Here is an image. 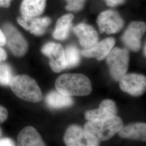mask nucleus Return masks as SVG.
Returning a JSON list of instances; mask_svg holds the SVG:
<instances>
[{
	"label": "nucleus",
	"instance_id": "f257e3e1",
	"mask_svg": "<svg viewBox=\"0 0 146 146\" xmlns=\"http://www.w3.org/2000/svg\"><path fill=\"white\" fill-rule=\"evenodd\" d=\"M56 90L69 96H86L92 92V84L86 76L81 74H66L60 76L55 82Z\"/></svg>",
	"mask_w": 146,
	"mask_h": 146
},
{
	"label": "nucleus",
	"instance_id": "f03ea898",
	"mask_svg": "<svg viewBox=\"0 0 146 146\" xmlns=\"http://www.w3.org/2000/svg\"><path fill=\"white\" fill-rule=\"evenodd\" d=\"M122 121L114 115L102 119L89 120L84 130L98 141H107L118 133L123 127Z\"/></svg>",
	"mask_w": 146,
	"mask_h": 146
},
{
	"label": "nucleus",
	"instance_id": "7ed1b4c3",
	"mask_svg": "<svg viewBox=\"0 0 146 146\" xmlns=\"http://www.w3.org/2000/svg\"><path fill=\"white\" fill-rule=\"evenodd\" d=\"M12 92L18 98L31 102H38L42 99L41 89L36 82L29 76H14L9 84Z\"/></svg>",
	"mask_w": 146,
	"mask_h": 146
},
{
	"label": "nucleus",
	"instance_id": "20e7f679",
	"mask_svg": "<svg viewBox=\"0 0 146 146\" xmlns=\"http://www.w3.org/2000/svg\"><path fill=\"white\" fill-rule=\"evenodd\" d=\"M106 58L111 77L115 81H120L127 72L129 61L128 50L119 48H112Z\"/></svg>",
	"mask_w": 146,
	"mask_h": 146
},
{
	"label": "nucleus",
	"instance_id": "39448f33",
	"mask_svg": "<svg viewBox=\"0 0 146 146\" xmlns=\"http://www.w3.org/2000/svg\"><path fill=\"white\" fill-rule=\"evenodd\" d=\"M5 38V44L12 53L17 57L24 56L28 50V44L21 33L10 23H5L2 26Z\"/></svg>",
	"mask_w": 146,
	"mask_h": 146
},
{
	"label": "nucleus",
	"instance_id": "423d86ee",
	"mask_svg": "<svg viewBox=\"0 0 146 146\" xmlns=\"http://www.w3.org/2000/svg\"><path fill=\"white\" fill-rule=\"evenodd\" d=\"M97 23L101 33L112 34L120 31L124 26L125 22L117 11L107 10L100 14Z\"/></svg>",
	"mask_w": 146,
	"mask_h": 146
},
{
	"label": "nucleus",
	"instance_id": "0eeeda50",
	"mask_svg": "<svg viewBox=\"0 0 146 146\" xmlns=\"http://www.w3.org/2000/svg\"><path fill=\"white\" fill-rule=\"evenodd\" d=\"M41 52L49 58V65L53 72L60 73L66 68L64 50L61 44L48 42L42 47Z\"/></svg>",
	"mask_w": 146,
	"mask_h": 146
},
{
	"label": "nucleus",
	"instance_id": "6e6552de",
	"mask_svg": "<svg viewBox=\"0 0 146 146\" xmlns=\"http://www.w3.org/2000/svg\"><path fill=\"white\" fill-rule=\"evenodd\" d=\"M64 141L68 146H96L99 142L78 125L70 126L66 131Z\"/></svg>",
	"mask_w": 146,
	"mask_h": 146
},
{
	"label": "nucleus",
	"instance_id": "1a4fd4ad",
	"mask_svg": "<svg viewBox=\"0 0 146 146\" xmlns=\"http://www.w3.org/2000/svg\"><path fill=\"white\" fill-rule=\"evenodd\" d=\"M146 30L145 22L142 21L133 22L125 30L122 37V40L126 47L137 52L141 48V38Z\"/></svg>",
	"mask_w": 146,
	"mask_h": 146
},
{
	"label": "nucleus",
	"instance_id": "9d476101",
	"mask_svg": "<svg viewBox=\"0 0 146 146\" xmlns=\"http://www.w3.org/2000/svg\"><path fill=\"white\" fill-rule=\"evenodd\" d=\"M120 87L122 91L131 95L141 96L146 91V77L137 74H125L120 80Z\"/></svg>",
	"mask_w": 146,
	"mask_h": 146
},
{
	"label": "nucleus",
	"instance_id": "9b49d317",
	"mask_svg": "<svg viewBox=\"0 0 146 146\" xmlns=\"http://www.w3.org/2000/svg\"><path fill=\"white\" fill-rule=\"evenodd\" d=\"M17 21L23 28L36 36L43 35L52 22L49 17H31L23 16L19 17Z\"/></svg>",
	"mask_w": 146,
	"mask_h": 146
},
{
	"label": "nucleus",
	"instance_id": "f8f14e48",
	"mask_svg": "<svg viewBox=\"0 0 146 146\" xmlns=\"http://www.w3.org/2000/svg\"><path fill=\"white\" fill-rule=\"evenodd\" d=\"M73 30L78 37L81 46L84 48L89 49L98 43V33L93 27L81 23L74 27Z\"/></svg>",
	"mask_w": 146,
	"mask_h": 146
},
{
	"label": "nucleus",
	"instance_id": "ddd939ff",
	"mask_svg": "<svg viewBox=\"0 0 146 146\" xmlns=\"http://www.w3.org/2000/svg\"><path fill=\"white\" fill-rule=\"evenodd\" d=\"M115 43L114 38L109 37L98 43L94 47L82 50L81 54L85 57L95 58L101 61L107 57L114 47Z\"/></svg>",
	"mask_w": 146,
	"mask_h": 146
},
{
	"label": "nucleus",
	"instance_id": "4468645a",
	"mask_svg": "<svg viewBox=\"0 0 146 146\" xmlns=\"http://www.w3.org/2000/svg\"><path fill=\"white\" fill-rule=\"evenodd\" d=\"M117 111L115 102L110 100H105L101 102L99 108L88 110L85 114V117L88 121L102 119L116 115Z\"/></svg>",
	"mask_w": 146,
	"mask_h": 146
},
{
	"label": "nucleus",
	"instance_id": "2eb2a0df",
	"mask_svg": "<svg viewBox=\"0 0 146 146\" xmlns=\"http://www.w3.org/2000/svg\"><path fill=\"white\" fill-rule=\"evenodd\" d=\"M17 145L20 146H46L35 128L28 126L23 128L17 137Z\"/></svg>",
	"mask_w": 146,
	"mask_h": 146
},
{
	"label": "nucleus",
	"instance_id": "dca6fc26",
	"mask_svg": "<svg viewBox=\"0 0 146 146\" xmlns=\"http://www.w3.org/2000/svg\"><path fill=\"white\" fill-rule=\"evenodd\" d=\"M119 135L125 139L146 141V124L137 123L127 125L120 129Z\"/></svg>",
	"mask_w": 146,
	"mask_h": 146
},
{
	"label": "nucleus",
	"instance_id": "f3484780",
	"mask_svg": "<svg viewBox=\"0 0 146 146\" xmlns=\"http://www.w3.org/2000/svg\"><path fill=\"white\" fill-rule=\"evenodd\" d=\"M47 0H23L20 6L21 16L37 17L44 11Z\"/></svg>",
	"mask_w": 146,
	"mask_h": 146
},
{
	"label": "nucleus",
	"instance_id": "a211bd4d",
	"mask_svg": "<svg viewBox=\"0 0 146 146\" xmlns=\"http://www.w3.org/2000/svg\"><path fill=\"white\" fill-rule=\"evenodd\" d=\"M74 16L72 14H68L58 19L52 34L53 37L58 40H66L69 35V31L72 27V21Z\"/></svg>",
	"mask_w": 146,
	"mask_h": 146
},
{
	"label": "nucleus",
	"instance_id": "6ab92c4d",
	"mask_svg": "<svg viewBox=\"0 0 146 146\" xmlns=\"http://www.w3.org/2000/svg\"><path fill=\"white\" fill-rule=\"evenodd\" d=\"M46 102L47 105L52 109H61L69 107L74 104L73 99L70 96L54 90L47 95Z\"/></svg>",
	"mask_w": 146,
	"mask_h": 146
},
{
	"label": "nucleus",
	"instance_id": "aec40b11",
	"mask_svg": "<svg viewBox=\"0 0 146 146\" xmlns=\"http://www.w3.org/2000/svg\"><path fill=\"white\" fill-rule=\"evenodd\" d=\"M64 50L66 68H73L78 66L80 61V52L78 48L74 45H69Z\"/></svg>",
	"mask_w": 146,
	"mask_h": 146
},
{
	"label": "nucleus",
	"instance_id": "412c9836",
	"mask_svg": "<svg viewBox=\"0 0 146 146\" xmlns=\"http://www.w3.org/2000/svg\"><path fill=\"white\" fill-rule=\"evenodd\" d=\"M14 77V74L11 66L3 62L0 63V84L9 86Z\"/></svg>",
	"mask_w": 146,
	"mask_h": 146
},
{
	"label": "nucleus",
	"instance_id": "4be33fe9",
	"mask_svg": "<svg viewBox=\"0 0 146 146\" xmlns=\"http://www.w3.org/2000/svg\"><path fill=\"white\" fill-rule=\"evenodd\" d=\"M67 5L66 7V10L71 11H78L81 10L84 7L86 0H65Z\"/></svg>",
	"mask_w": 146,
	"mask_h": 146
},
{
	"label": "nucleus",
	"instance_id": "5701e85b",
	"mask_svg": "<svg viewBox=\"0 0 146 146\" xmlns=\"http://www.w3.org/2000/svg\"><path fill=\"white\" fill-rule=\"evenodd\" d=\"M8 116V111L5 107L0 106V123L5 122Z\"/></svg>",
	"mask_w": 146,
	"mask_h": 146
},
{
	"label": "nucleus",
	"instance_id": "b1692460",
	"mask_svg": "<svg viewBox=\"0 0 146 146\" xmlns=\"http://www.w3.org/2000/svg\"><path fill=\"white\" fill-rule=\"evenodd\" d=\"M108 6L114 7L123 4L125 0H104Z\"/></svg>",
	"mask_w": 146,
	"mask_h": 146
},
{
	"label": "nucleus",
	"instance_id": "393cba45",
	"mask_svg": "<svg viewBox=\"0 0 146 146\" xmlns=\"http://www.w3.org/2000/svg\"><path fill=\"white\" fill-rule=\"evenodd\" d=\"M15 146V142L9 138L0 139V146Z\"/></svg>",
	"mask_w": 146,
	"mask_h": 146
},
{
	"label": "nucleus",
	"instance_id": "a878e982",
	"mask_svg": "<svg viewBox=\"0 0 146 146\" xmlns=\"http://www.w3.org/2000/svg\"><path fill=\"white\" fill-rule=\"evenodd\" d=\"M7 58V54L5 50L0 46V63L5 61Z\"/></svg>",
	"mask_w": 146,
	"mask_h": 146
},
{
	"label": "nucleus",
	"instance_id": "bb28decb",
	"mask_svg": "<svg viewBox=\"0 0 146 146\" xmlns=\"http://www.w3.org/2000/svg\"><path fill=\"white\" fill-rule=\"evenodd\" d=\"M11 3V0H0V8H9Z\"/></svg>",
	"mask_w": 146,
	"mask_h": 146
},
{
	"label": "nucleus",
	"instance_id": "cd10ccee",
	"mask_svg": "<svg viewBox=\"0 0 146 146\" xmlns=\"http://www.w3.org/2000/svg\"><path fill=\"white\" fill-rule=\"evenodd\" d=\"M5 45V38L2 30L0 28V46L3 47Z\"/></svg>",
	"mask_w": 146,
	"mask_h": 146
},
{
	"label": "nucleus",
	"instance_id": "c85d7f7f",
	"mask_svg": "<svg viewBox=\"0 0 146 146\" xmlns=\"http://www.w3.org/2000/svg\"><path fill=\"white\" fill-rule=\"evenodd\" d=\"M146 44L145 45V46L143 47V54L145 55V56H146Z\"/></svg>",
	"mask_w": 146,
	"mask_h": 146
},
{
	"label": "nucleus",
	"instance_id": "c756f323",
	"mask_svg": "<svg viewBox=\"0 0 146 146\" xmlns=\"http://www.w3.org/2000/svg\"><path fill=\"white\" fill-rule=\"evenodd\" d=\"M0 134H1V131H0Z\"/></svg>",
	"mask_w": 146,
	"mask_h": 146
},
{
	"label": "nucleus",
	"instance_id": "7c9ffc66",
	"mask_svg": "<svg viewBox=\"0 0 146 146\" xmlns=\"http://www.w3.org/2000/svg\"></svg>",
	"mask_w": 146,
	"mask_h": 146
}]
</instances>
